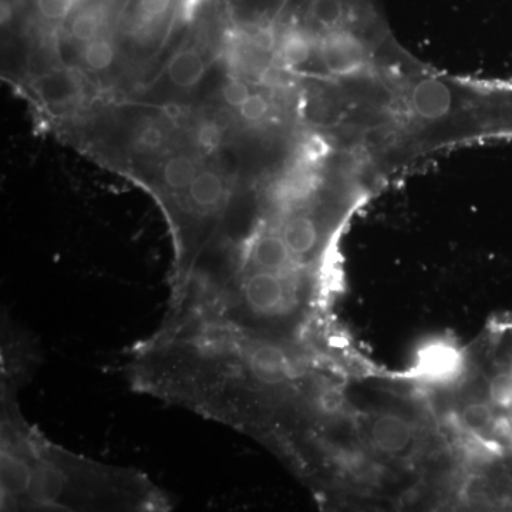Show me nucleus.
<instances>
[{
  "instance_id": "obj_1",
  "label": "nucleus",
  "mask_w": 512,
  "mask_h": 512,
  "mask_svg": "<svg viewBox=\"0 0 512 512\" xmlns=\"http://www.w3.org/2000/svg\"><path fill=\"white\" fill-rule=\"evenodd\" d=\"M174 503L134 468L90 460L32 426L19 399L0 397V510L165 512Z\"/></svg>"
},
{
  "instance_id": "obj_2",
  "label": "nucleus",
  "mask_w": 512,
  "mask_h": 512,
  "mask_svg": "<svg viewBox=\"0 0 512 512\" xmlns=\"http://www.w3.org/2000/svg\"><path fill=\"white\" fill-rule=\"evenodd\" d=\"M39 362V349L33 343L29 333L3 315L0 397L19 399L20 390L35 375Z\"/></svg>"
},
{
  "instance_id": "obj_3",
  "label": "nucleus",
  "mask_w": 512,
  "mask_h": 512,
  "mask_svg": "<svg viewBox=\"0 0 512 512\" xmlns=\"http://www.w3.org/2000/svg\"><path fill=\"white\" fill-rule=\"evenodd\" d=\"M466 370L463 350L448 340H430L417 349L412 373L421 383L446 387L461 379Z\"/></svg>"
},
{
  "instance_id": "obj_4",
  "label": "nucleus",
  "mask_w": 512,
  "mask_h": 512,
  "mask_svg": "<svg viewBox=\"0 0 512 512\" xmlns=\"http://www.w3.org/2000/svg\"><path fill=\"white\" fill-rule=\"evenodd\" d=\"M370 439L386 456H403L413 446L416 431L413 424L396 414L383 413L370 424Z\"/></svg>"
},
{
  "instance_id": "obj_5",
  "label": "nucleus",
  "mask_w": 512,
  "mask_h": 512,
  "mask_svg": "<svg viewBox=\"0 0 512 512\" xmlns=\"http://www.w3.org/2000/svg\"><path fill=\"white\" fill-rule=\"evenodd\" d=\"M205 74V63L195 49L177 53L168 64V77L181 89H191L201 82Z\"/></svg>"
},
{
  "instance_id": "obj_6",
  "label": "nucleus",
  "mask_w": 512,
  "mask_h": 512,
  "mask_svg": "<svg viewBox=\"0 0 512 512\" xmlns=\"http://www.w3.org/2000/svg\"><path fill=\"white\" fill-rule=\"evenodd\" d=\"M495 414L493 407L488 404L487 400H477L466 404L461 410V421L474 436L484 437L491 434L493 430Z\"/></svg>"
},
{
  "instance_id": "obj_7",
  "label": "nucleus",
  "mask_w": 512,
  "mask_h": 512,
  "mask_svg": "<svg viewBox=\"0 0 512 512\" xmlns=\"http://www.w3.org/2000/svg\"><path fill=\"white\" fill-rule=\"evenodd\" d=\"M84 62L92 70L103 72L109 69L114 62V47L106 40H94L86 47Z\"/></svg>"
},
{
  "instance_id": "obj_8",
  "label": "nucleus",
  "mask_w": 512,
  "mask_h": 512,
  "mask_svg": "<svg viewBox=\"0 0 512 512\" xmlns=\"http://www.w3.org/2000/svg\"><path fill=\"white\" fill-rule=\"evenodd\" d=\"M99 28L100 19L96 13H79L72 23V35L74 39L79 40V42H92Z\"/></svg>"
},
{
  "instance_id": "obj_9",
  "label": "nucleus",
  "mask_w": 512,
  "mask_h": 512,
  "mask_svg": "<svg viewBox=\"0 0 512 512\" xmlns=\"http://www.w3.org/2000/svg\"><path fill=\"white\" fill-rule=\"evenodd\" d=\"M269 101L264 94L252 93L248 100L239 107V114L242 119L249 121V123H256L264 119L269 111Z\"/></svg>"
},
{
  "instance_id": "obj_10",
  "label": "nucleus",
  "mask_w": 512,
  "mask_h": 512,
  "mask_svg": "<svg viewBox=\"0 0 512 512\" xmlns=\"http://www.w3.org/2000/svg\"><path fill=\"white\" fill-rule=\"evenodd\" d=\"M251 94L248 84L242 82V80H231V82L225 84L224 90H222L225 103L234 107V109H239Z\"/></svg>"
},
{
  "instance_id": "obj_11",
  "label": "nucleus",
  "mask_w": 512,
  "mask_h": 512,
  "mask_svg": "<svg viewBox=\"0 0 512 512\" xmlns=\"http://www.w3.org/2000/svg\"><path fill=\"white\" fill-rule=\"evenodd\" d=\"M222 128L215 121H208L198 128L197 140L201 148L207 151H214L220 147Z\"/></svg>"
},
{
  "instance_id": "obj_12",
  "label": "nucleus",
  "mask_w": 512,
  "mask_h": 512,
  "mask_svg": "<svg viewBox=\"0 0 512 512\" xmlns=\"http://www.w3.org/2000/svg\"><path fill=\"white\" fill-rule=\"evenodd\" d=\"M43 18L60 20L66 18L73 6V0H37Z\"/></svg>"
},
{
  "instance_id": "obj_13",
  "label": "nucleus",
  "mask_w": 512,
  "mask_h": 512,
  "mask_svg": "<svg viewBox=\"0 0 512 512\" xmlns=\"http://www.w3.org/2000/svg\"><path fill=\"white\" fill-rule=\"evenodd\" d=\"M137 141L138 146L143 148V150L154 151L163 146L164 134L156 126H147L138 134Z\"/></svg>"
},
{
  "instance_id": "obj_14",
  "label": "nucleus",
  "mask_w": 512,
  "mask_h": 512,
  "mask_svg": "<svg viewBox=\"0 0 512 512\" xmlns=\"http://www.w3.org/2000/svg\"><path fill=\"white\" fill-rule=\"evenodd\" d=\"M171 0H140V9L148 18L164 15L170 8Z\"/></svg>"
},
{
  "instance_id": "obj_15",
  "label": "nucleus",
  "mask_w": 512,
  "mask_h": 512,
  "mask_svg": "<svg viewBox=\"0 0 512 512\" xmlns=\"http://www.w3.org/2000/svg\"><path fill=\"white\" fill-rule=\"evenodd\" d=\"M164 113L167 114L168 119L177 120L180 119L183 111L175 104H168V106H165Z\"/></svg>"
}]
</instances>
